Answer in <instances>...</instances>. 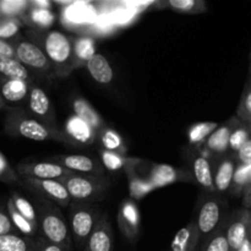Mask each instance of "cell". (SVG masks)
Here are the masks:
<instances>
[{"instance_id":"83f0119b","label":"cell","mask_w":251,"mask_h":251,"mask_svg":"<svg viewBox=\"0 0 251 251\" xmlns=\"http://www.w3.org/2000/svg\"><path fill=\"white\" fill-rule=\"evenodd\" d=\"M97 140L100 141L102 150L126 156V144H125L122 135H120L117 130L113 129V127H109L108 125H105L103 129H100V131H98Z\"/></svg>"},{"instance_id":"f35d334b","label":"cell","mask_w":251,"mask_h":251,"mask_svg":"<svg viewBox=\"0 0 251 251\" xmlns=\"http://www.w3.org/2000/svg\"><path fill=\"white\" fill-rule=\"evenodd\" d=\"M10 199H11L12 203H14V206L16 207V210L19 211V212L21 213V215L24 216L26 220H28L32 225H34L38 227L37 212H36V208H34V206L32 205V203L29 202L27 199H25L24 196H21L20 194L15 193V191H12Z\"/></svg>"},{"instance_id":"681fc988","label":"cell","mask_w":251,"mask_h":251,"mask_svg":"<svg viewBox=\"0 0 251 251\" xmlns=\"http://www.w3.org/2000/svg\"><path fill=\"white\" fill-rule=\"evenodd\" d=\"M235 251H251V242L249 240V238L245 239L244 243H243V244L240 245V247Z\"/></svg>"},{"instance_id":"44dd1931","label":"cell","mask_w":251,"mask_h":251,"mask_svg":"<svg viewBox=\"0 0 251 251\" xmlns=\"http://www.w3.org/2000/svg\"><path fill=\"white\" fill-rule=\"evenodd\" d=\"M235 167H237V161L234 156H225L218 162L213 172V184H215L216 193L223 194L229 190Z\"/></svg>"},{"instance_id":"d590c367","label":"cell","mask_w":251,"mask_h":251,"mask_svg":"<svg viewBox=\"0 0 251 251\" xmlns=\"http://www.w3.org/2000/svg\"><path fill=\"white\" fill-rule=\"evenodd\" d=\"M167 5L180 14L198 15L207 11V4L203 0H169Z\"/></svg>"},{"instance_id":"5b68a950","label":"cell","mask_w":251,"mask_h":251,"mask_svg":"<svg viewBox=\"0 0 251 251\" xmlns=\"http://www.w3.org/2000/svg\"><path fill=\"white\" fill-rule=\"evenodd\" d=\"M61 183L68 190L71 201L75 202L92 203L104 199L109 184L104 176H83V174L73 173Z\"/></svg>"},{"instance_id":"f6af8a7d","label":"cell","mask_w":251,"mask_h":251,"mask_svg":"<svg viewBox=\"0 0 251 251\" xmlns=\"http://www.w3.org/2000/svg\"><path fill=\"white\" fill-rule=\"evenodd\" d=\"M15 59V48L10 41L0 39V61Z\"/></svg>"},{"instance_id":"e0dca14e","label":"cell","mask_w":251,"mask_h":251,"mask_svg":"<svg viewBox=\"0 0 251 251\" xmlns=\"http://www.w3.org/2000/svg\"><path fill=\"white\" fill-rule=\"evenodd\" d=\"M239 122L240 120L237 117H233L227 120L225 124L220 125L206 140V142L203 144V150L216 154V156H223L227 153L229 151L230 134Z\"/></svg>"},{"instance_id":"4316f807","label":"cell","mask_w":251,"mask_h":251,"mask_svg":"<svg viewBox=\"0 0 251 251\" xmlns=\"http://www.w3.org/2000/svg\"><path fill=\"white\" fill-rule=\"evenodd\" d=\"M22 24H26L29 29L34 31H48L51 25L55 22V15L51 10L44 9H32L29 7L28 11L21 17Z\"/></svg>"},{"instance_id":"6da1fadb","label":"cell","mask_w":251,"mask_h":251,"mask_svg":"<svg viewBox=\"0 0 251 251\" xmlns=\"http://www.w3.org/2000/svg\"><path fill=\"white\" fill-rule=\"evenodd\" d=\"M27 38L39 47L50 61L56 77H66L74 71L73 37L56 29L27 32Z\"/></svg>"},{"instance_id":"d4e9b609","label":"cell","mask_w":251,"mask_h":251,"mask_svg":"<svg viewBox=\"0 0 251 251\" xmlns=\"http://www.w3.org/2000/svg\"><path fill=\"white\" fill-rule=\"evenodd\" d=\"M74 114L87 123L90 126H92L96 131H100V129L105 126V122L100 117V113L93 108V105L87 100L82 97H76L73 100Z\"/></svg>"},{"instance_id":"f907efd6","label":"cell","mask_w":251,"mask_h":251,"mask_svg":"<svg viewBox=\"0 0 251 251\" xmlns=\"http://www.w3.org/2000/svg\"><path fill=\"white\" fill-rule=\"evenodd\" d=\"M4 108H6V102H5V100H2L1 96H0V110L4 109Z\"/></svg>"},{"instance_id":"ffe728a7","label":"cell","mask_w":251,"mask_h":251,"mask_svg":"<svg viewBox=\"0 0 251 251\" xmlns=\"http://www.w3.org/2000/svg\"><path fill=\"white\" fill-rule=\"evenodd\" d=\"M199 245H200V235L195 220H193L174 235L171 244V251H196Z\"/></svg>"},{"instance_id":"e575fe53","label":"cell","mask_w":251,"mask_h":251,"mask_svg":"<svg viewBox=\"0 0 251 251\" xmlns=\"http://www.w3.org/2000/svg\"><path fill=\"white\" fill-rule=\"evenodd\" d=\"M100 157L102 161L103 168L109 172H118L120 169H125L130 163L135 161V158L124 156V154L115 153V152L100 150Z\"/></svg>"},{"instance_id":"ee69618b","label":"cell","mask_w":251,"mask_h":251,"mask_svg":"<svg viewBox=\"0 0 251 251\" xmlns=\"http://www.w3.org/2000/svg\"><path fill=\"white\" fill-rule=\"evenodd\" d=\"M6 234H19V233L12 226L9 215L0 211V235Z\"/></svg>"},{"instance_id":"4dcf8cb0","label":"cell","mask_w":251,"mask_h":251,"mask_svg":"<svg viewBox=\"0 0 251 251\" xmlns=\"http://www.w3.org/2000/svg\"><path fill=\"white\" fill-rule=\"evenodd\" d=\"M0 78L2 80H21L32 83V75L16 58L0 61Z\"/></svg>"},{"instance_id":"8fae6325","label":"cell","mask_w":251,"mask_h":251,"mask_svg":"<svg viewBox=\"0 0 251 251\" xmlns=\"http://www.w3.org/2000/svg\"><path fill=\"white\" fill-rule=\"evenodd\" d=\"M251 225V210L240 208L225 221L226 235L230 251H235L248 239Z\"/></svg>"},{"instance_id":"9a60e30c","label":"cell","mask_w":251,"mask_h":251,"mask_svg":"<svg viewBox=\"0 0 251 251\" xmlns=\"http://www.w3.org/2000/svg\"><path fill=\"white\" fill-rule=\"evenodd\" d=\"M114 233L107 215H102L83 245V251H113Z\"/></svg>"},{"instance_id":"603a6c76","label":"cell","mask_w":251,"mask_h":251,"mask_svg":"<svg viewBox=\"0 0 251 251\" xmlns=\"http://www.w3.org/2000/svg\"><path fill=\"white\" fill-rule=\"evenodd\" d=\"M85 66L93 80L100 85H108L114 78V71H113L112 65H110L109 60L102 54L96 53L86 63Z\"/></svg>"},{"instance_id":"5bb4252c","label":"cell","mask_w":251,"mask_h":251,"mask_svg":"<svg viewBox=\"0 0 251 251\" xmlns=\"http://www.w3.org/2000/svg\"><path fill=\"white\" fill-rule=\"evenodd\" d=\"M118 226L122 234L131 243L136 242L140 234V212L136 202L131 199L120 203L118 211Z\"/></svg>"},{"instance_id":"ab89813d","label":"cell","mask_w":251,"mask_h":251,"mask_svg":"<svg viewBox=\"0 0 251 251\" xmlns=\"http://www.w3.org/2000/svg\"><path fill=\"white\" fill-rule=\"evenodd\" d=\"M237 118L240 122L251 124V71L238 105Z\"/></svg>"},{"instance_id":"3957f363","label":"cell","mask_w":251,"mask_h":251,"mask_svg":"<svg viewBox=\"0 0 251 251\" xmlns=\"http://www.w3.org/2000/svg\"><path fill=\"white\" fill-rule=\"evenodd\" d=\"M5 134L32 141H56L68 145L60 129H50L24 110L10 108L5 119Z\"/></svg>"},{"instance_id":"f1b7e54d","label":"cell","mask_w":251,"mask_h":251,"mask_svg":"<svg viewBox=\"0 0 251 251\" xmlns=\"http://www.w3.org/2000/svg\"><path fill=\"white\" fill-rule=\"evenodd\" d=\"M7 215H9L10 220H11L12 226L15 227V229L17 230V233L24 237L31 238V239H36L37 237H39V228L37 226L32 225L28 220L24 217L19 211L16 210V207L12 203L11 199L7 200Z\"/></svg>"},{"instance_id":"30bf717a","label":"cell","mask_w":251,"mask_h":251,"mask_svg":"<svg viewBox=\"0 0 251 251\" xmlns=\"http://www.w3.org/2000/svg\"><path fill=\"white\" fill-rule=\"evenodd\" d=\"M27 100H28V109L34 119L50 129H58L53 105L49 100V96L47 95L43 88L32 83L29 87L28 96H27Z\"/></svg>"},{"instance_id":"60d3db41","label":"cell","mask_w":251,"mask_h":251,"mask_svg":"<svg viewBox=\"0 0 251 251\" xmlns=\"http://www.w3.org/2000/svg\"><path fill=\"white\" fill-rule=\"evenodd\" d=\"M22 22L20 19L0 16V39L2 41L14 39L19 34Z\"/></svg>"},{"instance_id":"74e56055","label":"cell","mask_w":251,"mask_h":251,"mask_svg":"<svg viewBox=\"0 0 251 251\" xmlns=\"http://www.w3.org/2000/svg\"><path fill=\"white\" fill-rule=\"evenodd\" d=\"M251 137V125L247 123L239 122L237 126L233 129L232 134L229 137V151L233 153H237L245 142Z\"/></svg>"},{"instance_id":"9c48e42d","label":"cell","mask_w":251,"mask_h":251,"mask_svg":"<svg viewBox=\"0 0 251 251\" xmlns=\"http://www.w3.org/2000/svg\"><path fill=\"white\" fill-rule=\"evenodd\" d=\"M16 173L20 178L41 179V180H58L71 176V172L51 161L47 162H22L17 164Z\"/></svg>"},{"instance_id":"277c9868","label":"cell","mask_w":251,"mask_h":251,"mask_svg":"<svg viewBox=\"0 0 251 251\" xmlns=\"http://www.w3.org/2000/svg\"><path fill=\"white\" fill-rule=\"evenodd\" d=\"M103 213L92 203L71 202L69 205V227L71 238L80 249H83L86 240L95 229Z\"/></svg>"},{"instance_id":"7402d4cb","label":"cell","mask_w":251,"mask_h":251,"mask_svg":"<svg viewBox=\"0 0 251 251\" xmlns=\"http://www.w3.org/2000/svg\"><path fill=\"white\" fill-rule=\"evenodd\" d=\"M96 51V42L91 36L73 37V64L74 70L86 65Z\"/></svg>"},{"instance_id":"52a82bcc","label":"cell","mask_w":251,"mask_h":251,"mask_svg":"<svg viewBox=\"0 0 251 251\" xmlns=\"http://www.w3.org/2000/svg\"><path fill=\"white\" fill-rule=\"evenodd\" d=\"M21 185L34 194L36 198L51 201L59 207H69L71 203L70 195L61 181L21 178Z\"/></svg>"},{"instance_id":"7c38bea8","label":"cell","mask_w":251,"mask_h":251,"mask_svg":"<svg viewBox=\"0 0 251 251\" xmlns=\"http://www.w3.org/2000/svg\"><path fill=\"white\" fill-rule=\"evenodd\" d=\"M51 162L60 164L71 173L83 176H104L105 169L97 159L85 154H58L51 157Z\"/></svg>"},{"instance_id":"484cf974","label":"cell","mask_w":251,"mask_h":251,"mask_svg":"<svg viewBox=\"0 0 251 251\" xmlns=\"http://www.w3.org/2000/svg\"><path fill=\"white\" fill-rule=\"evenodd\" d=\"M32 83L21 80H2L0 78V96L5 102L19 103L27 98Z\"/></svg>"},{"instance_id":"1f68e13d","label":"cell","mask_w":251,"mask_h":251,"mask_svg":"<svg viewBox=\"0 0 251 251\" xmlns=\"http://www.w3.org/2000/svg\"><path fill=\"white\" fill-rule=\"evenodd\" d=\"M220 126L218 123L203 122L193 124L188 130V141L190 146L202 147L211 134Z\"/></svg>"},{"instance_id":"2e32d148","label":"cell","mask_w":251,"mask_h":251,"mask_svg":"<svg viewBox=\"0 0 251 251\" xmlns=\"http://www.w3.org/2000/svg\"><path fill=\"white\" fill-rule=\"evenodd\" d=\"M147 179L152 183L154 189L164 188L171 184L178 183V181H189L191 180L190 174L186 172H181L180 169L164 163H153L151 164L147 173Z\"/></svg>"},{"instance_id":"cb8c5ba5","label":"cell","mask_w":251,"mask_h":251,"mask_svg":"<svg viewBox=\"0 0 251 251\" xmlns=\"http://www.w3.org/2000/svg\"><path fill=\"white\" fill-rule=\"evenodd\" d=\"M95 12L90 5L83 2H71L63 11V24L65 26H82L93 21Z\"/></svg>"},{"instance_id":"bcb514c9","label":"cell","mask_w":251,"mask_h":251,"mask_svg":"<svg viewBox=\"0 0 251 251\" xmlns=\"http://www.w3.org/2000/svg\"><path fill=\"white\" fill-rule=\"evenodd\" d=\"M36 242L37 245H38V251H64L60 247L48 242V240H46L41 235L36 238Z\"/></svg>"},{"instance_id":"816d5d0a","label":"cell","mask_w":251,"mask_h":251,"mask_svg":"<svg viewBox=\"0 0 251 251\" xmlns=\"http://www.w3.org/2000/svg\"><path fill=\"white\" fill-rule=\"evenodd\" d=\"M248 238H249V240L251 242V225H250V229H249V235H248Z\"/></svg>"},{"instance_id":"f546056e","label":"cell","mask_w":251,"mask_h":251,"mask_svg":"<svg viewBox=\"0 0 251 251\" xmlns=\"http://www.w3.org/2000/svg\"><path fill=\"white\" fill-rule=\"evenodd\" d=\"M0 251H38L36 239L21 234L0 235Z\"/></svg>"},{"instance_id":"836d02e7","label":"cell","mask_w":251,"mask_h":251,"mask_svg":"<svg viewBox=\"0 0 251 251\" xmlns=\"http://www.w3.org/2000/svg\"><path fill=\"white\" fill-rule=\"evenodd\" d=\"M199 251H230L229 244H228L227 235H226L225 222L216 229L207 239L203 240L199 245Z\"/></svg>"},{"instance_id":"4fadbf2b","label":"cell","mask_w":251,"mask_h":251,"mask_svg":"<svg viewBox=\"0 0 251 251\" xmlns=\"http://www.w3.org/2000/svg\"><path fill=\"white\" fill-rule=\"evenodd\" d=\"M61 132L65 136L68 145L73 146H91L97 141L98 137V132L75 114L68 118Z\"/></svg>"},{"instance_id":"7bdbcfd3","label":"cell","mask_w":251,"mask_h":251,"mask_svg":"<svg viewBox=\"0 0 251 251\" xmlns=\"http://www.w3.org/2000/svg\"><path fill=\"white\" fill-rule=\"evenodd\" d=\"M234 158L237 161V164H251V137L234 154Z\"/></svg>"},{"instance_id":"f5cc1de1","label":"cell","mask_w":251,"mask_h":251,"mask_svg":"<svg viewBox=\"0 0 251 251\" xmlns=\"http://www.w3.org/2000/svg\"><path fill=\"white\" fill-rule=\"evenodd\" d=\"M250 125H251V124H250Z\"/></svg>"},{"instance_id":"8992f818","label":"cell","mask_w":251,"mask_h":251,"mask_svg":"<svg viewBox=\"0 0 251 251\" xmlns=\"http://www.w3.org/2000/svg\"><path fill=\"white\" fill-rule=\"evenodd\" d=\"M15 48V58L29 71L38 75L51 77L54 76L53 66L44 51L28 38L17 36L10 41Z\"/></svg>"},{"instance_id":"d6a6232c","label":"cell","mask_w":251,"mask_h":251,"mask_svg":"<svg viewBox=\"0 0 251 251\" xmlns=\"http://www.w3.org/2000/svg\"><path fill=\"white\" fill-rule=\"evenodd\" d=\"M251 183V164H237L232 184L229 188V194L234 198L243 196L245 189Z\"/></svg>"},{"instance_id":"7dc6e473","label":"cell","mask_w":251,"mask_h":251,"mask_svg":"<svg viewBox=\"0 0 251 251\" xmlns=\"http://www.w3.org/2000/svg\"><path fill=\"white\" fill-rule=\"evenodd\" d=\"M51 6H53V2L48 0H29V7L32 9L51 10Z\"/></svg>"},{"instance_id":"ac0fdd59","label":"cell","mask_w":251,"mask_h":251,"mask_svg":"<svg viewBox=\"0 0 251 251\" xmlns=\"http://www.w3.org/2000/svg\"><path fill=\"white\" fill-rule=\"evenodd\" d=\"M139 163H141V161L135 158V161L125 168L127 180H129V194L131 196V200H141L150 193L156 190L151 181L147 179V176H141L137 172Z\"/></svg>"},{"instance_id":"8d00e7d4","label":"cell","mask_w":251,"mask_h":251,"mask_svg":"<svg viewBox=\"0 0 251 251\" xmlns=\"http://www.w3.org/2000/svg\"><path fill=\"white\" fill-rule=\"evenodd\" d=\"M29 9V0H0V16L21 19Z\"/></svg>"},{"instance_id":"ba28073f","label":"cell","mask_w":251,"mask_h":251,"mask_svg":"<svg viewBox=\"0 0 251 251\" xmlns=\"http://www.w3.org/2000/svg\"><path fill=\"white\" fill-rule=\"evenodd\" d=\"M223 202L218 198H206L196 216V227L200 235V244L207 239L222 225Z\"/></svg>"},{"instance_id":"c3c4849f","label":"cell","mask_w":251,"mask_h":251,"mask_svg":"<svg viewBox=\"0 0 251 251\" xmlns=\"http://www.w3.org/2000/svg\"><path fill=\"white\" fill-rule=\"evenodd\" d=\"M243 207L251 210V183L243 194Z\"/></svg>"},{"instance_id":"b9f144b4","label":"cell","mask_w":251,"mask_h":251,"mask_svg":"<svg viewBox=\"0 0 251 251\" xmlns=\"http://www.w3.org/2000/svg\"><path fill=\"white\" fill-rule=\"evenodd\" d=\"M0 181L5 184H20L21 185V178L16 173V171L10 166L1 152H0Z\"/></svg>"},{"instance_id":"7a4b0ae2","label":"cell","mask_w":251,"mask_h":251,"mask_svg":"<svg viewBox=\"0 0 251 251\" xmlns=\"http://www.w3.org/2000/svg\"><path fill=\"white\" fill-rule=\"evenodd\" d=\"M33 206L37 212L41 237L60 247L64 251H70L73 238L68 220L63 215L60 207L42 198H36V203Z\"/></svg>"},{"instance_id":"d6986e66","label":"cell","mask_w":251,"mask_h":251,"mask_svg":"<svg viewBox=\"0 0 251 251\" xmlns=\"http://www.w3.org/2000/svg\"><path fill=\"white\" fill-rule=\"evenodd\" d=\"M193 178L198 181L199 185L205 191L211 194L216 193L215 184H213V169L210 158L203 153L194 156L193 162Z\"/></svg>"}]
</instances>
